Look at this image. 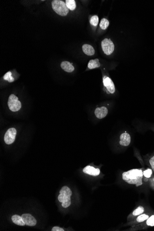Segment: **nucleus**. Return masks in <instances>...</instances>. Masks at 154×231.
<instances>
[{"label":"nucleus","mask_w":154,"mask_h":231,"mask_svg":"<svg viewBox=\"0 0 154 231\" xmlns=\"http://www.w3.org/2000/svg\"><path fill=\"white\" fill-rule=\"evenodd\" d=\"M66 5L68 9L73 11L76 9V2L74 0H66Z\"/></svg>","instance_id":"2eb2a0df"},{"label":"nucleus","mask_w":154,"mask_h":231,"mask_svg":"<svg viewBox=\"0 0 154 231\" xmlns=\"http://www.w3.org/2000/svg\"><path fill=\"white\" fill-rule=\"evenodd\" d=\"M3 79L7 81L9 83H12L15 81V79L12 76V73L10 71L7 72L6 74L4 75Z\"/></svg>","instance_id":"6ab92c4d"},{"label":"nucleus","mask_w":154,"mask_h":231,"mask_svg":"<svg viewBox=\"0 0 154 231\" xmlns=\"http://www.w3.org/2000/svg\"><path fill=\"white\" fill-rule=\"evenodd\" d=\"M152 171L151 169H147L143 172V176L146 178H149L151 176Z\"/></svg>","instance_id":"b1692460"},{"label":"nucleus","mask_w":154,"mask_h":231,"mask_svg":"<svg viewBox=\"0 0 154 231\" xmlns=\"http://www.w3.org/2000/svg\"><path fill=\"white\" fill-rule=\"evenodd\" d=\"M82 50L85 54L88 56H92L94 55L95 53V51L94 48L90 45L85 44L82 46Z\"/></svg>","instance_id":"9b49d317"},{"label":"nucleus","mask_w":154,"mask_h":231,"mask_svg":"<svg viewBox=\"0 0 154 231\" xmlns=\"http://www.w3.org/2000/svg\"><path fill=\"white\" fill-rule=\"evenodd\" d=\"M103 83L104 86L107 88V89L110 93L111 94H114L115 92L116 88L114 82L111 80V78L108 76H104L103 78Z\"/></svg>","instance_id":"423d86ee"},{"label":"nucleus","mask_w":154,"mask_h":231,"mask_svg":"<svg viewBox=\"0 0 154 231\" xmlns=\"http://www.w3.org/2000/svg\"><path fill=\"white\" fill-rule=\"evenodd\" d=\"M12 220L15 224L20 226H24L25 225L21 216L18 215H14L12 217Z\"/></svg>","instance_id":"ddd939ff"},{"label":"nucleus","mask_w":154,"mask_h":231,"mask_svg":"<svg viewBox=\"0 0 154 231\" xmlns=\"http://www.w3.org/2000/svg\"><path fill=\"white\" fill-rule=\"evenodd\" d=\"M144 211H145L144 208L143 206H139L133 211V216H139L140 214H143Z\"/></svg>","instance_id":"aec40b11"},{"label":"nucleus","mask_w":154,"mask_h":231,"mask_svg":"<svg viewBox=\"0 0 154 231\" xmlns=\"http://www.w3.org/2000/svg\"><path fill=\"white\" fill-rule=\"evenodd\" d=\"M52 7L54 11L62 16H66L68 13L69 9L64 1L54 0L52 1Z\"/></svg>","instance_id":"f03ea898"},{"label":"nucleus","mask_w":154,"mask_h":231,"mask_svg":"<svg viewBox=\"0 0 154 231\" xmlns=\"http://www.w3.org/2000/svg\"><path fill=\"white\" fill-rule=\"evenodd\" d=\"M100 66H101V64L99 62V59H98L91 60L88 63V68L90 69H93L99 68Z\"/></svg>","instance_id":"4468645a"},{"label":"nucleus","mask_w":154,"mask_h":231,"mask_svg":"<svg viewBox=\"0 0 154 231\" xmlns=\"http://www.w3.org/2000/svg\"><path fill=\"white\" fill-rule=\"evenodd\" d=\"M149 218V216H148V214H141L139 215V216L137 217V221L138 222H145V220H147L148 218Z\"/></svg>","instance_id":"412c9836"},{"label":"nucleus","mask_w":154,"mask_h":231,"mask_svg":"<svg viewBox=\"0 0 154 231\" xmlns=\"http://www.w3.org/2000/svg\"><path fill=\"white\" fill-rule=\"evenodd\" d=\"M146 224L148 226H154V215H152L151 217H149L146 220Z\"/></svg>","instance_id":"5701e85b"},{"label":"nucleus","mask_w":154,"mask_h":231,"mask_svg":"<svg viewBox=\"0 0 154 231\" xmlns=\"http://www.w3.org/2000/svg\"><path fill=\"white\" fill-rule=\"evenodd\" d=\"M7 104L10 110L13 112L19 111L21 108V103L19 101L18 97L14 94L10 96Z\"/></svg>","instance_id":"7ed1b4c3"},{"label":"nucleus","mask_w":154,"mask_h":231,"mask_svg":"<svg viewBox=\"0 0 154 231\" xmlns=\"http://www.w3.org/2000/svg\"><path fill=\"white\" fill-rule=\"evenodd\" d=\"M61 68L65 72H72L74 70V68L71 63L68 61L62 62L60 64Z\"/></svg>","instance_id":"f8f14e48"},{"label":"nucleus","mask_w":154,"mask_h":231,"mask_svg":"<svg viewBox=\"0 0 154 231\" xmlns=\"http://www.w3.org/2000/svg\"><path fill=\"white\" fill-rule=\"evenodd\" d=\"M22 218L25 225L29 226H34L37 224V220L34 217L29 214H25L22 215Z\"/></svg>","instance_id":"0eeeda50"},{"label":"nucleus","mask_w":154,"mask_h":231,"mask_svg":"<svg viewBox=\"0 0 154 231\" xmlns=\"http://www.w3.org/2000/svg\"><path fill=\"white\" fill-rule=\"evenodd\" d=\"M17 131L15 128H11L7 130L5 133L4 139L7 145H11L15 142Z\"/></svg>","instance_id":"39448f33"},{"label":"nucleus","mask_w":154,"mask_h":231,"mask_svg":"<svg viewBox=\"0 0 154 231\" xmlns=\"http://www.w3.org/2000/svg\"><path fill=\"white\" fill-rule=\"evenodd\" d=\"M131 141V137L129 134L125 133L121 134L120 136L119 144L123 146H128L130 145Z\"/></svg>","instance_id":"1a4fd4ad"},{"label":"nucleus","mask_w":154,"mask_h":231,"mask_svg":"<svg viewBox=\"0 0 154 231\" xmlns=\"http://www.w3.org/2000/svg\"><path fill=\"white\" fill-rule=\"evenodd\" d=\"M52 231H64V230L62 228H60L59 226H54L52 229Z\"/></svg>","instance_id":"a878e982"},{"label":"nucleus","mask_w":154,"mask_h":231,"mask_svg":"<svg viewBox=\"0 0 154 231\" xmlns=\"http://www.w3.org/2000/svg\"><path fill=\"white\" fill-rule=\"evenodd\" d=\"M99 18L98 16H93L92 17L90 18V23L92 25H93L94 27H96L98 24Z\"/></svg>","instance_id":"4be33fe9"},{"label":"nucleus","mask_w":154,"mask_h":231,"mask_svg":"<svg viewBox=\"0 0 154 231\" xmlns=\"http://www.w3.org/2000/svg\"><path fill=\"white\" fill-rule=\"evenodd\" d=\"M149 163L151 164L152 169L153 171L154 172V155L153 157H152L151 158L150 160H149Z\"/></svg>","instance_id":"393cba45"},{"label":"nucleus","mask_w":154,"mask_h":231,"mask_svg":"<svg viewBox=\"0 0 154 231\" xmlns=\"http://www.w3.org/2000/svg\"><path fill=\"white\" fill-rule=\"evenodd\" d=\"M102 50L108 56L114 52V43L110 39L105 38L101 42Z\"/></svg>","instance_id":"20e7f679"},{"label":"nucleus","mask_w":154,"mask_h":231,"mask_svg":"<svg viewBox=\"0 0 154 231\" xmlns=\"http://www.w3.org/2000/svg\"><path fill=\"white\" fill-rule=\"evenodd\" d=\"M108 113V110L105 107H102L98 108L95 110V114L99 119H102L105 118L107 116Z\"/></svg>","instance_id":"6e6552de"},{"label":"nucleus","mask_w":154,"mask_h":231,"mask_svg":"<svg viewBox=\"0 0 154 231\" xmlns=\"http://www.w3.org/2000/svg\"><path fill=\"white\" fill-rule=\"evenodd\" d=\"M143 172L139 169H133L122 173V178L125 182L131 185H135L136 187L143 185Z\"/></svg>","instance_id":"f257e3e1"},{"label":"nucleus","mask_w":154,"mask_h":231,"mask_svg":"<svg viewBox=\"0 0 154 231\" xmlns=\"http://www.w3.org/2000/svg\"><path fill=\"white\" fill-rule=\"evenodd\" d=\"M83 172L84 173L93 176H96L99 175L100 173V169H96L93 167L90 166H87L84 167L83 169Z\"/></svg>","instance_id":"9d476101"},{"label":"nucleus","mask_w":154,"mask_h":231,"mask_svg":"<svg viewBox=\"0 0 154 231\" xmlns=\"http://www.w3.org/2000/svg\"><path fill=\"white\" fill-rule=\"evenodd\" d=\"M60 193L64 194V195L68 196H71L72 195V192L71 191L70 188L67 186H64V187H62L60 191Z\"/></svg>","instance_id":"dca6fc26"},{"label":"nucleus","mask_w":154,"mask_h":231,"mask_svg":"<svg viewBox=\"0 0 154 231\" xmlns=\"http://www.w3.org/2000/svg\"><path fill=\"white\" fill-rule=\"evenodd\" d=\"M58 201L60 202H64L66 201H71V196H66L62 194H60L58 196Z\"/></svg>","instance_id":"a211bd4d"},{"label":"nucleus","mask_w":154,"mask_h":231,"mask_svg":"<svg viewBox=\"0 0 154 231\" xmlns=\"http://www.w3.org/2000/svg\"><path fill=\"white\" fill-rule=\"evenodd\" d=\"M109 25H110V22L108 21V20L104 18L102 19L100 22V27L102 29L105 30L108 28Z\"/></svg>","instance_id":"f3484780"}]
</instances>
